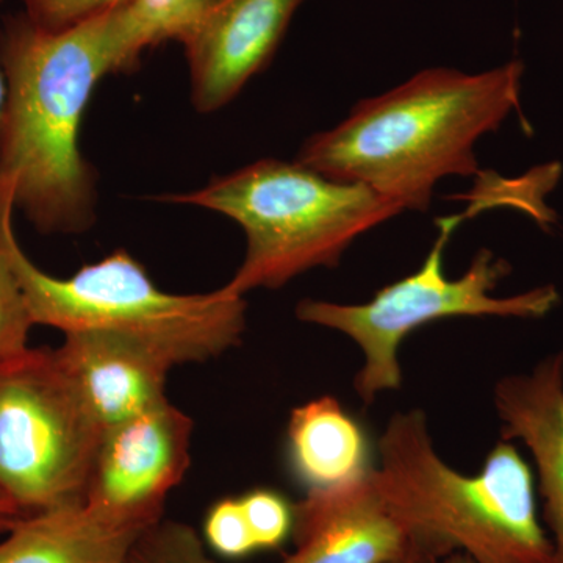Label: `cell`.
<instances>
[{
	"instance_id": "6da1fadb",
	"label": "cell",
	"mask_w": 563,
	"mask_h": 563,
	"mask_svg": "<svg viewBox=\"0 0 563 563\" xmlns=\"http://www.w3.org/2000/svg\"><path fill=\"white\" fill-rule=\"evenodd\" d=\"M124 7L60 32L21 14L0 32V176L13 180L14 206L40 232L76 235L96 220L80 125L96 85L140 60Z\"/></svg>"
},
{
	"instance_id": "7a4b0ae2",
	"label": "cell",
	"mask_w": 563,
	"mask_h": 563,
	"mask_svg": "<svg viewBox=\"0 0 563 563\" xmlns=\"http://www.w3.org/2000/svg\"><path fill=\"white\" fill-rule=\"evenodd\" d=\"M525 65L479 74L426 69L310 136L298 162L329 179L361 184L402 211H428L437 181L477 173V141L520 103Z\"/></svg>"
},
{
	"instance_id": "3957f363",
	"label": "cell",
	"mask_w": 563,
	"mask_h": 563,
	"mask_svg": "<svg viewBox=\"0 0 563 563\" xmlns=\"http://www.w3.org/2000/svg\"><path fill=\"white\" fill-rule=\"evenodd\" d=\"M372 481L429 561L462 553L474 563H551L532 468L507 440L479 473L462 474L437 453L421 410L399 412L380 435Z\"/></svg>"
},
{
	"instance_id": "277c9868",
	"label": "cell",
	"mask_w": 563,
	"mask_h": 563,
	"mask_svg": "<svg viewBox=\"0 0 563 563\" xmlns=\"http://www.w3.org/2000/svg\"><path fill=\"white\" fill-rule=\"evenodd\" d=\"M14 185L0 176V254L16 276L35 325L63 333L113 332L150 344L173 366L209 362L235 347L246 329V301L224 287L172 295L125 250L60 279L24 254L13 231Z\"/></svg>"
},
{
	"instance_id": "5b68a950",
	"label": "cell",
	"mask_w": 563,
	"mask_h": 563,
	"mask_svg": "<svg viewBox=\"0 0 563 563\" xmlns=\"http://www.w3.org/2000/svg\"><path fill=\"white\" fill-rule=\"evenodd\" d=\"M165 201L217 211L243 229L246 254L224 285L239 296L277 290L310 269L333 268L358 236L402 213L365 185L274 158Z\"/></svg>"
},
{
	"instance_id": "8992f818",
	"label": "cell",
	"mask_w": 563,
	"mask_h": 563,
	"mask_svg": "<svg viewBox=\"0 0 563 563\" xmlns=\"http://www.w3.org/2000/svg\"><path fill=\"white\" fill-rule=\"evenodd\" d=\"M457 218L440 221V233L418 272L380 288L372 301L336 303L303 299L296 307L302 322L332 329L350 336L363 354V365L354 380L363 402L372 404L380 393L402 385L399 347L421 325L454 317H547L561 302L553 285L496 298L498 282L510 265L492 251L481 250L459 279L444 273V247L457 228Z\"/></svg>"
},
{
	"instance_id": "52a82bcc",
	"label": "cell",
	"mask_w": 563,
	"mask_h": 563,
	"mask_svg": "<svg viewBox=\"0 0 563 563\" xmlns=\"http://www.w3.org/2000/svg\"><path fill=\"white\" fill-rule=\"evenodd\" d=\"M102 435L55 350L0 365V492L22 514L84 503Z\"/></svg>"
},
{
	"instance_id": "ba28073f",
	"label": "cell",
	"mask_w": 563,
	"mask_h": 563,
	"mask_svg": "<svg viewBox=\"0 0 563 563\" xmlns=\"http://www.w3.org/2000/svg\"><path fill=\"white\" fill-rule=\"evenodd\" d=\"M192 421L166 399L103 432L84 501L154 525L190 466Z\"/></svg>"
},
{
	"instance_id": "9c48e42d",
	"label": "cell",
	"mask_w": 563,
	"mask_h": 563,
	"mask_svg": "<svg viewBox=\"0 0 563 563\" xmlns=\"http://www.w3.org/2000/svg\"><path fill=\"white\" fill-rule=\"evenodd\" d=\"M307 0H217L184 41L199 113L232 102L274 57Z\"/></svg>"
},
{
	"instance_id": "30bf717a",
	"label": "cell",
	"mask_w": 563,
	"mask_h": 563,
	"mask_svg": "<svg viewBox=\"0 0 563 563\" xmlns=\"http://www.w3.org/2000/svg\"><path fill=\"white\" fill-rule=\"evenodd\" d=\"M295 550L282 563H396L417 551L374 488L355 483L306 493L295 504Z\"/></svg>"
},
{
	"instance_id": "8fae6325",
	"label": "cell",
	"mask_w": 563,
	"mask_h": 563,
	"mask_svg": "<svg viewBox=\"0 0 563 563\" xmlns=\"http://www.w3.org/2000/svg\"><path fill=\"white\" fill-rule=\"evenodd\" d=\"M55 354L103 432L168 399L165 387L172 362L132 336L66 333Z\"/></svg>"
},
{
	"instance_id": "7c38bea8",
	"label": "cell",
	"mask_w": 563,
	"mask_h": 563,
	"mask_svg": "<svg viewBox=\"0 0 563 563\" xmlns=\"http://www.w3.org/2000/svg\"><path fill=\"white\" fill-rule=\"evenodd\" d=\"M495 407L503 440H520L532 455L553 544L551 563H563V352L548 355L531 373L503 377Z\"/></svg>"
},
{
	"instance_id": "4fadbf2b",
	"label": "cell",
	"mask_w": 563,
	"mask_h": 563,
	"mask_svg": "<svg viewBox=\"0 0 563 563\" xmlns=\"http://www.w3.org/2000/svg\"><path fill=\"white\" fill-rule=\"evenodd\" d=\"M150 523L74 503L25 515L0 537V563H124Z\"/></svg>"
},
{
	"instance_id": "5bb4252c",
	"label": "cell",
	"mask_w": 563,
	"mask_h": 563,
	"mask_svg": "<svg viewBox=\"0 0 563 563\" xmlns=\"http://www.w3.org/2000/svg\"><path fill=\"white\" fill-rule=\"evenodd\" d=\"M287 444L291 472L307 492L355 483L374 468L368 437L332 396L292 410Z\"/></svg>"
},
{
	"instance_id": "9a60e30c",
	"label": "cell",
	"mask_w": 563,
	"mask_h": 563,
	"mask_svg": "<svg viewBox=\"0 0 563 563\" xmlns=\"http://www.w3.org/2000/svg\"><path fill=\"white\" fill-rule=\"evenodd\" d=\"M217 0H132L129 31L140 54L166 41L184 43Z\"/></svg>"
},
{
	"instance_id": "2e32d148",
	"label": "cell",
	"mask_w": 563,
	"mask_h": 563,
	"mask_svg": "<svg viewBox=\"0 0 563 563\" xmlns=\"http://www.w3.org/2000/svg\"><path fill=\"white\" fill-rule=\"evenodd\" d=\"M124 563L221 562L207 553L201 537L192 526L162 518L141 533Z\"/></svg>"
},
{
	"instance_id": "e0dca14e",
	"label": "cell",
	"mask_w": 563,
	"mask_h": 563,
	"mask_svg": "<svg viewBox=\"0 0 563 563\" xmlns=\"http://www.w3.org/2000/svg\"><path fill=\"white\" fill-rule=\"evenodd\" d=\"M258 550H277L290 539L295 506L272 488H255L240 498Z\"/></svg>"
},
{
	"instance_id": "ac0fdd59",
	"label": "cell",
	"mask_w": 563,
	"mask_h": 563,
	"mask_svg": "<svg viewBox=\"0 0 563 563\" xmlns=\"http://www.w3.org/2000/svg\"><path fill=\"white\" fill-rule=\"evenodd\" d=\"M33 325L24 292L5 257L0 254V365L31 350L27 343Z\"/></svg>"
},
{
	"instance_id": "d6986e66",
	"label": "cell",
	"mask_w": 563,
	"mask_h": 563,
	"mask_svg": "<svg viewBox=\"0 0 563 563\" xmlns=\"http://www.w3.org/2000/svg\"><path fill=\"white\" fill-rule=\"evenodd\" d=\"M203 537L211 550L225 559L246 558L258 550L240 498H224L210 507Z\"/></svg>"
},
{
	"instance_id": "ffe728a7",
	"label": "cell",
	"mask_w": 563,
	"mask_h": 563,
	"mask_svg": "<svg viewBox=\"0 0 563 563\" xmlns=\"http://www.w3.org/2000/svg\"><path fill=\"white\" fill-rule=\"evenodd\" d=\"M25 16L49 32L66 31L128 5L132 0H22Z\"/></svg>"
},
{
	"instance_id": "44dd1931",
	"label": "cell",
	"mask_w": 563,
	"mask_h": 563,
	"mask_svg": "<svg viewBox=\"0 0 563 563\" xmlns=\"http://www.w3.org/2000/svg\"><path fill=\"white\" fill-rule=\"evenodd\" d=\"M22 517L25 515L0 492V537L5 536Z\"/></svg>"
},
{
	"instance_id": "7402d4cb",
	"label": "cell",
	"mask_w": 563,
	"mask_h": 563,
	"mask_svg": "<svg viewBox=\"0 0 563 563\" xmlns=\"http://www.w3.org/2000/svg\"><path fill=\"white\" fill-rule=\"evenodd\" d=\"M428 563H474L468 555L462 553H454L450 555H444V558L433 559V561H429Z\"/></svg>"
},
{
	"instance_id": "603a6c76",
	"label": "cell",
	"mask_w": 563,
	"mask_h": 563,
	"mask_svg": "<svg viewBox=\"0 0 563 563\" xmlns=\"http://www.w3.org/2000/svg\"><path fill=\"white\" fill-rule=\"evenodd\" d=\"M429 562V559L428 558H424V555H422L420 553V551H413L412 554L410 555H407L406 559H404V561L401 562H396V563H428Z\"/></svg>"
},
{
	"instance_id": "cb8c5ba5",
	"label": "cell",
	"mask_w": 563,
	"mask_h": 563,
	"mask_svg": "<svg viewBox=\"0 0 563 563\" xmlns=\"http://www.w3.org/2000/svg\"><path fill=\"white\" fill-rule=\"evenodd\" d=\"M5 95H7L5 79H3L2 73H0V114H2L3 103H5Z\"/></svg>"
}]
</instances>
